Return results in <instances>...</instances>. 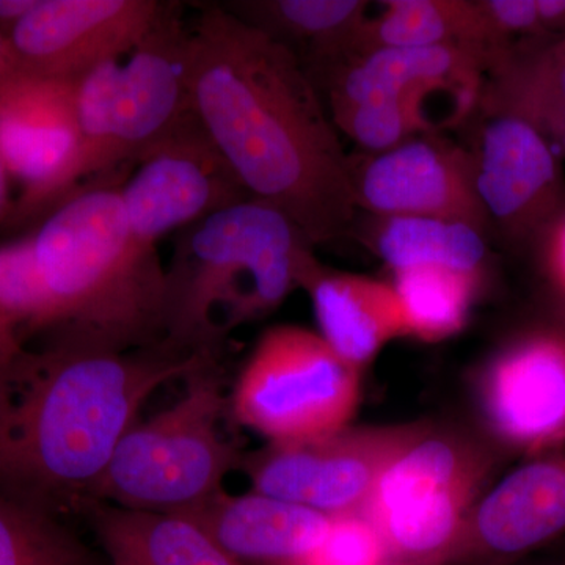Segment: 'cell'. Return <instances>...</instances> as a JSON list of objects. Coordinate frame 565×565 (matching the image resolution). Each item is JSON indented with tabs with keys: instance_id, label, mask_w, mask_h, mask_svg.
Masks as SVG:
<instances>
[{
	"instance_id": "29",
	"label": "cell",
	"mask_w": 565,
	"mask_h": 565,
	"mask_svg": "<svg viewBox=\"0 0 565 565\" xmlns=\"http://www.w3.org/2000/svg\"><path fill=\"white\" fill-rule=\"evenodd\" d=\"M542 31L565 29V0H535Z\"/></svg>"
},
{
	"instance_id": "9",
	"label": "cell",
	"mask_w": 565,
	"mask_h": 565,
	"mask_svg": "<svg viewBox=\"0 0 565 565\" xmlns=\"http://www.w3.org/2000/svg\"><path fill=\"white\" fill-rule=\"evenodd\" d=\"M422 424L344 427L296 444H267L248 452L239 470L252 490L313 509L323 515L360 514L385 468Z\"/></svg>"
},
{
	"instance_id": "30",
	"label": "cell",
	"mask_w": 565,
	"mask_h": 565,
	"mask_svg": "<svg viewBox=\"0 0 565 565\" xmlns=\"http://www.w3.org/2000/svg\"><path fill=\"white\" fill-rule=\"evenodd\" d=\"M13 68H17V63H14L9 39H7L6 33L0 32V76Z\"/></svg>"
},
{
	"instance_id": "22",
	"label": "cell",
	"mask_w": 565,
	"mask_h": 565,
	"mask_svg": "<svg viewBox=\"0 0 565 565\" xmlns=\"http://www.w3.org/2000/svg\"><path fill=\"white\" fill-rule=\"evenodd\" d=\"M457 46L481 55L487 66L486 32L478 2L470 0H386L367 14L345 57L374 50ZM344 57V58H345Z\"/></svg>"
},
{
	"instance_id": "18",
	"label": "cell",
	"mask_w": 565,
	"mask_h": 565,
	"mask_svg": "<svg viewBox=\"0 0 565 565\" xmlns=\"http://www.w3.org/2000/svg\"><path fill=\"white\" fill-rule=\"evenodd\" d=\"M299 288L310 296L318 333L356 370L373 362L390 341L407 334L392 282L329 269L310 253Z\"/></svg>"
},
{
	"instance_id": "12",
	"label": "cell",
	"mask_w": 565,
	"mask_h": 565,
	"mask_svg": "<svg viewBox=\"0 0 565 565\" xmlns=\"http://www.w3.org/2000/svg\"><path fill=\"white\" fill-rule=\"evenodd\" d=\"M356 210L373 217H440L484 233L471 152L440 134L415 137L367 158H351Z\"/></svg>"
},
{
	"instance_id": "3",
	"label": "cell",
	"mask_w": 565,
	"mask_h": 565,
	"mask_svg": "<svg viewBox=\"0 0 565 565\" xmlns=\"http://www.w3.org/2000/svg\"><path fill=\"white\" fill-rule=\"evenodd\" d=\"M31 239L43 343L104 352L162 344L166 267L129 228L121 185H84Z\"/></svg>"
},
{
	"instance_id": "16",
	"label": "cell",
	"mask_w": 565,
	"mask_h": 565,
	"mask_svg": "<svg viewBox=\"0 0 565 565\" xmlns=\"http://www.w3.org/2000/svg\"><path fill=\"white\" fill-rule=\"evenodd\" d=\"M564 530L565 460H534L481 494L448 565H511Z\"/></svg>"
},
{
	"instance_id": "14",
	"label": "cell",
	"mask_w": 565,
	"mask_h": 565,
	"mask_svg": "<svg viewBox=\"0 0 565 565\" xmlns=\"http://www.w3.org/2000/svg\"><path fill=\"white\" fill-rule=\"evenodd\" d=\"M479 414L494 437L515 448L565 438V340L534 334L497 353L476 382Z\"/></svg>"
},
{
	"instance_id": "2",
	"label": "cell",
	"mask_w": 565,
	"mask_h": 565,
	"mask_svg": "<svg viewBox=\"0 0 565 565\" xmlns=\"http://www.w3.org/2000/svg\"><path fill=\"white\" fill-rule=\"evenodd\" d=\"M211 353L25 345L0 367V493L55 516L79 512L145 403Z\"/></svg>"
},
{
	"instance_id": "17",
	"label": "cell",
	"mask_w": 565,
	"mask_h": 565,
	"mask_svg": "<svg viewBox=\"0 0 565 565\" xmlns=\"http://www.w3.org/2000/svg\"><path fill=\"white\" fill-rule=\"evenodd\" d=\"M239 565H288L315 548L332 516L259 492L211 494L180 514Z\"/></svg>"
},
{
	"instance_id": "23",
	"label": "cell",
	"mask_w": 565,
	"mask_h": 565,
	"mask_svg": "<svg viewBox=\"0 0 565 565\" xmlns=\"http://www.w3.org/2000/svg\"><path fill=\"white\" fill-rule=\"evenodd\" d=\"M367 245L393 274L444 267L481 275L487 255L481 230L440 217H374Z\"/></svg>"
},
{
	"instance_id": "13",
	"label": "cell",
	"mask_w": 565,
	"mask_h": 565,
	"mask_svg": "<svg viewBox=\"0 0 565 565\" xmlns=\"http://www.w3.org/2000/svg\"><path fill=\"white\" fill-rule=\"evenodd\" d=\"M162 7L159 0H39L7 39L17 68L77 79L131 54Z\"/></svg>"
},
{
	"instance_id": "31",
	"label": "cell",
	"mask_w": 565,
	"mask_h": 565,
	"mask_svg": "<svg viewBox=\"0 0 565 565\" xmlns=\"http://www.w3.org/2000/svg\"><path fill=\"white\" fill-rule=\"evenodd\" d=\"M9 172L0 162V215H7L10 211L9 204Z\"/></svg>"
},
{
	"instance_id": "8",
	"label": "cell",
	"mask_w": 565,
	"mask_h": 565,
	"mask_svg": "<svg viewBox=\"0 0 565 565\" xmlns=\"http://www.w3.org/2000/svg\"><path fill=\"white\" fill-rule=\"evenodd\" d=\"M359 401L360 370L318 332L289 323L256 341L228 396V414L267 444H296L348 427Z\"/></svg>"
},
{
	"instance_id": "11",
	"label": "cell",
	"mask_w": 565,
	"mask_h": 565,
	"mask_svg": "<svg viewBox=\"0 0 565 565\" xmlns=\"http://www.w3.org/2000/svg\"><path fill=\"white\" fill-rule=\"evenodd\" d=\"M121 196L129 228L151 247L166 234L252 199L193 111L141 156Z\"/></svg>"
},
{
	"instance_id": "4",
	"label": "cell",
	"mask_w": 565,
	"mask_h": 565,
	"mask_svg": "<svg viewBox=\"0 0 565 565\" xmlns=\"http://www.w3.org/2000/svg\"><path fill=\"white\" fill-rule=\"evenodd\" d=\"M313 245L281 211L248 199L177 232L166 267L162 344L211 353L297 288Z\"/></svg>"
},
{
	"instance_id": "24",
	"label": "cell",
	"mask_w": 565,
	"mask_h": 565,
	"mask_svg": "<svg viewBox=\"0 0 565 565\" xmlns=\"http://www.w3.org/2000/svg\"><path fill=\"white\" fill-rule=\"evenodd\" d=\"M392 285L403 307L405 332L426 343H438L463 329L481 275L415 267L394 274Z\"/></svg>"
},
{
	"instance_id": "25",
	"label": "cell",
	"mask_w": 565,
	"mask_h": 565,
	"mask_svg": "<svg viewBox=\"0 0 565 565\" xmlns=\"http://www.w3.org/2000/svg\"><path fill=\"white\" fill-rule=\"evenodd\" d=\"M0 565H96L61 516L0 493Z\"/></svg>"
},
{
	"instance_id": "5",
	"label": "cell",
	"mask_w": 565,
	"mask_h": 565,
	"mask_svg": "<svg viewBox=\"0 0 565 565\" xmlns=\"http://www.w3.org/2000/svg\"><path fill=\"white\" fill-rule=\"evenodd\" d=\"M487 66L457 46L374 50L310 74L338 131L381 152L456 128L481 104Z\"/></svg>"
},
{
	"instance_id": "21",
	"label": "cell",
	"mask_w": 565,
	"mask_h": 565,
	"mask_svg": "<svg viewBox=\"0 0 565 565\" xmlns=\"http://www.w3.org/2000/svg\"><path fill=\"white\" fill-rule=\"evenodd\" d=\"M479 107L522 118L565 152V39L519 47L493 63Z\"/></svg>"
},
{
	"instance_id": "15",
	"label": "cell",
	"mask_w": 565,
	"mask_h": 565,
	"mask_svg": "<svg viewBox=\"0 0 565 565\" xmlns=\"http://www.w3.org/2000/svg\"><path fill=\"white\" fill-rule=\"evenodd\" d=\"M470 152L487 221L520 236L555 210L559 161L553 145L533 125L514 115L487 114Z\"/></svg>"
},
{
	"instance_id": "26",
	"label": "cell",
	"mask_w": 565,
	"mask_h": 565,
	"mask_svg": "<svg viewBox=\"0 0 565 565\" xmlns=\"http://www.w3.org/2000/svg\"><path fill=\"white\" fill-rule=\"evenodd\" d=\"M288 565H390V559L381 534L360 512L332 516L322 541Z\"/></svg>"
},
{
	"instance_id": "19",
	"label": "cell",
	"mask_w": 565,
	"mask_h": 565,
	"mask_svg": "<svg viewBox=\"0 0 565 565\" xmlns=\"http://www.w3.org/2000/svg\"><path fill=\"white\" fill-rule=\"evenodd\" d=\"M221 6L289 47L308 74L349 55L370 14L363 0H233Z\"/></svg>"
},
{
	"instance_id": "1",
	"label": "cell",
	"mask_w": 565,
	"mask_h": 565,
	"mask_svg": "<svg viewBox=\"0 0 565 565\" xmlns=\"http://www.w3.org/2000/svg\"><path fill=\"white\" fill-rule=\"evenodd\" d=\"M188 71L193 114L248 195L313 247L348 233L351 158L299 57L210 3L189 25Z\"/></svg>"
},
{
	"instance_id": "6",
	"label": "cell",
	"mask_w": 565,
	"mask_h": 565,
	"mask_svg": "<svg viewBox=\"0 0 565 565\" xmlns=\"http://www.w3.org/2000/svg\"><path fill=\"white\" fill-rule=\"evenodd\" d=\"M180 401L125 434L87 500L180 514L225 489L243 452L222 435L228 412L217 360L185 379Z\"/></svg>"
},
{
	"instance_id": "20",
	"label": "cell",
	"mask_w": 565,
	"mask_h": 565,
	"mask_svg": "<svg viewBox=\"0 0 565 565\" xmlns=\"http://www.w3.org/2000/svg\"><path fill=\"white\" fill-rule=\"evenodd\" d=\"M79 512L111 565H239L181 515L129 511L98 500H85Z\"/></svg>"
},
{
	"instance_id": "10",
	"label": "cell",
	"mask_w": 565,
	"mask_h": 565,
	"mask_svg": "<svg viewBox=\"0 0 565 565\" xmlns=\"http://www.w3.org/2000/svg\"><path fill=\"white\" fill-rule=\"evenodd\" d=\"M77 139L76 79L20 68L0 76V162L22 184L10 222H28L62 202Z\"/></svg>"
},
{
	"instance_id": "27",
	"label": "cell",
	"mask_w": 565,
	"mask_h": 565,
	"mask_svg": "<svg viewBox=\"0 0 565 565\" xmlns=\"http://www.w3.org/2000/svg\"><path fill=\"white\" fill-rule=\"evenodd\" d=\"M548 262L557 282L565 289V215L550 234Z\"/></svg>"
},
{
	"instance_id": "28",
	"label": "cell",
	"mask_w": 565,
	"mask_h": 565,
	"mask_svg": "<svg viewBox=\"0 0 565 565\" xmlns=\"http://www.w3.org/2000/svg\"><path fill=\"white\" fill-rule=\"evenodd\" d=\"M39 0H0V32L9 35L33 9Z\"/></svg>"
},
{
	"instance_id": "7",
	"label": "cell",
	"mask_w": 565,
	"mask_h": 565,
	"mask_svg": "<svg viewBox=\"0 0 565 565\" xmlns=\"http://www.w3.org/2000/svg\"><path fill=\"white\" fill-rule=\"evenodd\" d=\"M489 468L478 441L422 424L362 512L381 534L390 565H448Z\"/></svg>"
}]
</instances>
